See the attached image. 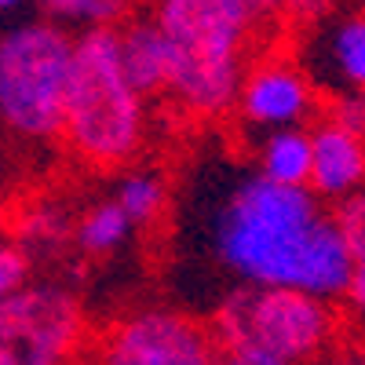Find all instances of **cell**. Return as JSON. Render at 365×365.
Listing matches in <instances>:
<instances>
[{
  "mask_svg": "<svg viewBox=\"0 0 365 365\" xmlns=\"http://www.w3.org/2000/svg\"><path fill=\"white\" fill-rule=\"evenodd\" d=\"M205 241L234 285L292 289L332 303L351 278V252L332 208L307 187H274L256 172H241L220 190Z\"/></svg>",
  "mask_w": 365,
  "mask_h": 365,
  "instance_id": "cell-1",
  "label": "cell"
},
{
  "mask_svg": "<svg viewBox=\"0 0 365 365\" xmlns=\"http://www.w3.org/2000/svg\"><path fill=\"white\" fill-rule=\"evenodd\" d=\"M154 22L172 44L165 99L190 120L227 117L263 26L256 0H154Z\"/></svg>",
  "mask_w": 365,
  "mask_h": 365,
  "instance_id": "cell-2",
  "label": "cell"
},
{
  "mask_svg": "<svg viewBox=\"0 0 365 365\" xmlns=\"http://www.w3.org/2000/svg\"><path fill=\"white\" fill-rule=\"evenodd\" d=\"M150 143V99L128 81L117 55V29L73 37L58 146L88 172H125Z\"/></svg>",
  "mask_w": 365,
  "mask_h": 365,
  "instance_id": "cell-3",
  "label": "cell"
},
{
  "mask_svg": "<svg viewBox=\"0 0 365 365\" xmlns=\"http://www.w3.org/2000/svg\"><path fill=\"white\" fill-rule=\"evenodd\" d=\"M73 34L48 19L0 26V135L48 150L63 135Z\"/></svg>",
  "mask_w": 365,
  "mask_h": 365,
  "instance_id": "cell-4",
  "label": "cell"
},
{
  "mask_svg": "<svg viewBox=\"0 0 365 365\" xmlns=\"http://www.w3.org/2000/svg\"><path fill=\"white\" fill-rule=\"evenodd\" d=\"M220 351L259 354L282 365H314L336 344L332 303L263 285H234L208 318Z\"/></svg>",
  "mask_w": 365,
  "mask_h": 365,
  "instance_id": "cell-5",
  "label": "cell"
},
{
  "mask_svg": "<svg viewBox=\"0 0 365 365\" xmlns=\"http://www.w3.org/2000/svg\"><path fill=\"white\" fill-rule=\"evenodd\" d=\"M205 318L172 303H139L91 332L81 365H220Z\"/></svg>",
  "mask_w": 365,
  "mask_h": 365,
  "instance_id": "cell-6",
  "label": "cell"
},
{
  "mask_svg": "<svg viewBox=\"0 0 365 365\" xmlns=\"http://www.w3.org/2000/svg\"><path fill=\"white\" fill-rule=\"evenodd\" d=\"M88 340V307L66 282H29L0 303V365H81Z\"/></svg>",
  "mask_w": 365,
  "mask_h": 365,
  "instance_id": "cell-7",
  "label": "cell"
},
{
  "mask_svg": "<svg viewBox=\"0 0 365 365\" xmlns=\"http://www.w3.org/2000/svg\"><path fill=\"white\" fill-rule=\"evenodd\" d=\"M230 113H237L252 135L307 128L318 117V91L311 73L289 55H256L241 73Z\"/></svg>",
  "mask_w": 365,
  "mask_h": 365,
  "instance_id": "cell-8",
  "label": "cell"
},
{
  "mask_svg": "<svg viewBox=\"0 0 365 365\" xmlns=\"http://www.w3.org/2000/svg\"><path fill=\"white\" fill-rule=\"evenodd\" d=\"M311 132V175L307 190L322 205H344L365 190V132L340 125L329 113L314 117Z\"/></svg>",
  "mask_w": 365,
  "mask_h": 365,
  "instance_id": "cell-9",
  "label": "cell"
},
{
  "mask_svg": "<svg viewBox=\"0 0 365 365\" xmlns=\"http://www.w3.org/2000/svg\"><path fill=\"white\" fill-rule=\"evenodd\" d=\"M117 55L120 70L128 73V81L143 91L146 99L165 96L168 77H172V44L165 37V29L150 19H128L117 29Z\"/></svg>",
  "mask_w": 365,
  "mask_h": 365,
  "instance_id": "cell-10",
  "label": "cell"
},
{
  "mask_svg": "<svg viewBox=\"0 0 365 365\" xmlns=\"http://www.w3.org/2000/svg\"><path fill=\"white\" fill-rule=\"evenodd\" d=\"M8 234L34 263L41 256H58V249L73 245V208L58 197H29L15 208Z\"/></svg>",
  "mask_w": 365,
  "mask_h": 365,
  "instance_id": "cell-11",
  "label": "cell"
},
{
  "mask_svg": "<svg viewBox=\"0 0 365 365\" xmlns=\"http://www.w3.org/2000/svg\"><path fill=\"white\" fill-rule=\"evenodd\" d=\"M318 63L325 81L340 91H358L365 84V11H347L318 41Z\"/></svg>",
  "mask_w": 365,
  "mask_h": 365,
  "instance_id": "cell-12",
  "label": "cell"
},
{
  "mask_svg": "<svg viewBox=\"0 0 365 365\" xmlns=\"http://www.w3.org/2000/svg\"><path fill=\"white\" fill-rule=\"evenodd\" d=\"M252 172L274 187H307L311 175V132L282 128L263 132L252 146Z\"/></svg>",
  "mask_w": 365,
  "mask_h": 365,
  "instance_id": "cell-13",
  "label": "cell"
},
{
  "mask_svg": "<svg viewBox=\"0 0 365 365\" xmlns=\"http://www.w3.org/2000/svg\"><path fill=\"white\" fill-rule=\"evenodd\" d=\"M135 237V227L125 220L110 194L73 212V249L84 259H110Z\"/></svg>",
  "mask_w": 365,
  "mask_h": 365,
  "instance_id": "cell-14",
  "label": "cell"
},
{
  "mask_svg": "<svg viewBox=\"0 0 365 365\" xmlns=\"http://www.w3.org/2000/svg\"><path fill=\"white\" fill-rule=\"evenodd\" d=\"M110 201L125 212V220L139 234V230H150L161 223L165 208H168V182L154 168L132 165L125 172H117L113 187H110Z\"/></svg>",
  "mask_w": 365,
  "mask_h": 365,
  "instance_id": "cell-15",
  "label": "cell"
},
{
  "mask_svg": "<svg viewBox=\"0 0 365 365\" xmlns=\"http://www.w3.org/2000/svg\"><path fill=\"white\" fill-rule=\"evenodd\" d=\"M48 22L66 34H96V29H120L132 19L135 0H37Z\"/></svg>",
  "mask_w": 365,
  "mask_h": 365,
  "instance_id": "cell-16",
  "label": "cell"
},
{
  "mask_svg": "<svg viewBox=\"0 0 365 365\" xmlns=\"http://www.w3.org/2000/svg\"><path fill=\"white\" fill-rule=\"evenodd\" d=\"M29 282H34V259L8 230H0V303L19 296Z\"/></svg>",
  "mask_w": 365,
  "mask_h": 365,
  "instance_id": "cell-17",
  "label": "cell"
},
{
  "mask_svg": "<svg viewBox=\"0 0 365 365\" xmlns=\"http://www.w3.org/2000/svg\"><path fill=\"white\" fill-rule=\"evenodd\" d=\"M336 227L344 234V245L351 252V263H365V190L354 194L351 201L336 205Z\"/></svg>",
  "mask_w": 365,
  "mask_h": 365,
  "instance_id": "cell-18",
  "label": "cell"
},
{
  "mask_svg": "<svg viewBox=\"0 0 365 365\" xmlns=\"http://www.w3.org/2000/svg\"><path fill=\"white\" fill-rule=\"evenodd\" d=\"M336 0H256V8L267 19H285V22H314L322 19Z\"/></svg>",
  "mask_w": 365,
  "mask_h": 365,
  "instance_id": "cell-19",
  "label": "cell"
},
{
  "mask_svg": "<svg viewBox=\"0 0 365 365\" xmlns=\"http://www.w3.org/2000/svg\"><path fill=\"white\" fill-rule=\"evenodd\" d=\"M340 299L347 303V311L358 322H365V263H351V278H347V289Z\"/></svg>",
  "mask_w": 365,
  "mask_h": 365,
  "instance_id": "cell-20",
  "label": "cell"
},
{
  "mask_svg": "<svg viewBox=\"0 0 365 365\" xmlns=\"http://www.w3.org/2000/svg\"><path fill=\"white\" fill-rule=\"evenodd\" d=\"M314 365H365V347L361 344H344V347L332 344Z\"/></svg>",
  "mask_w": 365,
  "mask_h": 365,
  "instance_id": "cell-21",
  "label": "cell"
},
{
  "mask_svg": "<svg viewBox=\"0 0 365 365\" xmlns=\"http://www.w3.org/2000/svg\"><path fill=\"white\" fill-rule=\"evenodd\" d=\"M220 365H282V361H270V358H259V354H241V351H223Z\"/></svg>",
  "mask_w": 365,
  "mask_h": 365,
  "instance_id": "cell-22",
  "label": "cell"
},
{
  "mask_svg": "<svg viewBox=\"0 0 365 365\" xmlns=\"http://www.w3.org/2000/svg\"><path fill=\"white\" fill-rule=\"evenodd\" d=\"M22 8H26V0H0V19L15 15V11H22Z\"/></svg>",
  "mask_w": 365,
  "mask_h": 365,
  "instance_id": "cell-23",
  "label": "cell"
},
{
  "mask_svg": "<svg viewBox=\"0 0 365 365\" xmlns=\"http://www.w3.org/2000/svg\"><path fill=\"white\" fill-rule=\"evenodd\" d=\"M354 96H358V99H361V106H365V84H361V88L354 91Z\"/></svg>",
  "mask_w": 365,
  "mask_h": 365,
  "instance_id": "cell-24",
  "label": "cell"
}]
</instances>
